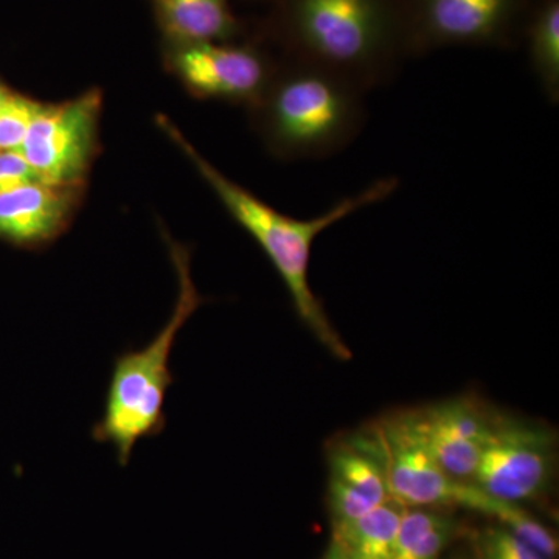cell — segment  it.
I'll use <instances>...</instances> for the list:
<instances>
[{
	"label": "cell",
	"instance_id": "13",
	"mask_svg": "<svg viewBox=\"0 0 559 559\" xmlns=\"http://www.w3.org/2000/svg\"><path fill=\"white\" fill-rule=\"evenodd\" d=\"M168 44L224 43L238 31L229 0H154Z\"/></svg>",
	"mask_w": 559,
	"mask_h": 559
},
{
	"label": "cell",
	"instance_id": "16",
	"mask_svg": "<svg viewBox=\"0 0 559 559\" xmlns=\"http://www.w3.org/2000/svg\"><path fill=\"white\" fill-rule=\"evenodd\" d=\"M530 62L547 100H559V3L549 0L530 28Z\"/></svg>",
	"mask_w": 559,
	"mask_h": 559
},
{
	"label": "cell",
	"instance_id": "8",
	"mask_svg": "<svg viewBox=\"0 0 559 559\" xmlns=\"http://www.w3.org/2000/svg\"><path fill=\"white\" fill-rule=\"evenodd\" d=\"M164 64L197 100L246 109L255 105L277 70L255 47L223 43L168 44Z\"/></svg>",
	"mask_w": 559,
	"mask_h": 559
},
{
	"label": "cell",
	"instance_id": "7",
	"mask_svg": "<svg viewBox=\"0 0 559 559\" xmlns=\"http://www.w3.org/2000/svg\"><path fill=\"white\" fill-rule=\"evenodd\" d=\"M380 444L390 499L404 509H451L459 506L463 481L451 479L437 462L423 411L389 415L370 429Z\"/></svg>",
	"mask_w": 559,
	"mask_h": 559
},
{
	"label": "cell",
	"instance_id": "6",
	"mask_svg": "<svg viewBox=\"0 0 559 559\" xmlns=\"http://www.w3.org/2000/svg\"><path fill=\"white\" fill-rule=\"evenodd\" d=\"M558 439L540 423L496 414L479 468L471 484L503 502H532L546 495L555 465Z\"/></svg>",
	"mask_w": 559,
	"mask_h": 559
},
{
	"label": "cell",
	"instance_id": "4",
	"mask_svg": "<svg viewBox=\"0 0 559 559\" xmlns=\"http://www.w3.org/2000/svg\"><path fill=\"white\" fill-rule=\"evenodd\" d=\"M289 27L305 62L364 92L384 84L392 39L385 0H290Z\"/></svg>",
	"mask_w": 559,
	"mask_h": 559
},
{
	"label": "cell",
	"instance_id": "17",
	"mask_svg": "<svg viewBox=\"0 0 559 559\" xmlns=\"http://www.w3.org/2000/svg\"><path fill=\"white\" fill-rule=\"evenodd\" d=\"M474 555L476 559H550L500 524L489 525L476 533Z\"/></svg>",
	"mask_w": 559,
	"mask_h": 559
},
{
	"label": "cell",
	"instance_id": "1",
	"mask_svg": "<svg viewBox=\"0 0 559 559\" xmlns=\"http://www.w3.org/2000/svg\"><path fill=\"white\" fill-rule=\"evenodd\" d=\"M157 128L175 143L183 156L193 165L198 175L216 194L223 207L235 223L248 231L261 250L266 253L272 266L278 272L288 289L294 311L300 322L311 331L334 358L352 359L348 345L334 329L322 304L311 289L310 261L312 245L322 231L330 229L353 213L380 204L395 193L400 187L396 178H381L359 193L344 198L314 218L299 219L285 215L245 189L240 183L224 176L218 168L194 148L193 143L164 114L156 116Z\"/></svg>",
	"mask_w": 559,
	"mask_h": 559
},
{
	"label": "cell",
	"instance_id": "15",
	"mask_svg": "<svg viewBox=\"0 0 559 559\" xmlns=\"http://www.w3.org/2000/svg\"><path fill=\"white\" fill-rule=\"evenodd\" d=\"M404 507L390 499L358 520L333 528L337 540L353 559H390Z\"/></svg>",
	"mask_w": 559,
	"mask_h": 559
},
{
	"label": "cell",
	"instance_id": "3",
	"mask_svg": "<svg viewBox=\"0 0 559 559\" xmlns=\"http://www.w3.org/2000/svg\"><path fill=\"white\" fill-rule=\"evenodd\" d=\"M160 234L178 277V299L170 319L148 345L127 349L114 360L103 417L92 428L95 441L114 444L121 466L130 463L139 440L160 436L167 428L165 401L175 382L170 369L173 347L187 320L205 304L191 275V250L176 241L164 224Z\"/></svg>",
	"mask_w": 559,
	"mask_h": 559
},
{
	"label": "cell",
	"instance_id": "2",
	"mask_svg": "<svg viewBox=\"0 0 559 559\" xmlns=\"http://www.w3.org/2000/svg\"><path fill=\"white\" fill-rule=\"evenodd\" d=\"M364 92L310 62L275 70L249 116L264 148L280 160L325 159L347 148L366 123Z\"/></svg>",
	"mask_w": 559,
	"mask_h": 559
},
{
	"label": "cell",
	"instance_id": "18",
	"mask_svg": "<svg viewBox=\"0 0 559 559\" xmlns=\"http://www.w3.org/2000/svg\"><path fill=\"white\" fill-rule=\"evenodd\" d=\"M39 102L13 92L0 109V153L20 151Z\"/></svg>",
	"mask_w": 559,
	"mask_h": 559
},
{
	"label": "cell",
	"instance_id": "12",
	"mask_svg": "<svg viewBox=\"0 0 559 559\" xmlns=\"http://www.w3.org/2000/svg\"><path fill=\"white\" fill-rule=\"evenodd\" d=\"M513 7L514 0H419V27L428 43H488L502 35Z\"/></svg>",
	"mask_w": 559,
	"mask_h": 559
},
{
	"label": "cell",
	"instance_id": "5",
	"mask_svg": "<svg viewBox=\"0 0 559 559\" xmlns=\"http://www.w3.org/2000/svg\"><path fill=\"white\" fill-rule=\"evenodd\" d=\"M103 92L92 87L60 103H40L20 153L40 182L87 187L100 156Z\"/></svg>",
	"mask_w": 559,
	"mask_h": 559
},
{
	"label": "cell",
	"instance_id": "11",
	"mask_svg": "<svg viewBox=\"0 0 559 559\" xmlns=\"http://www.w3.org/2000/svg\"><path fill=\"white\" fill-rule=\"evenodd\" d=\"M433 455L451 479L471 484L495 425L496 412L480 401L459 396L423 411Z\"/></svg>",
	"mask_w": 559,
	"mask_h": 559
},
{
	"label": "cell",
	"instance_id": "21",
	"mask_svg": "<svg viewBox=\"0 0 559 559\" xmlns=\"http://www.w3.org/2000/svg\"><path fill=\"white\" fill-rule=\"evenodd\" d=\"M13 92L14 91H11L5 83H2V81H0V109H2L3 105H5V103L10 100V97L11 95H13Z\"/></svg>",
	"mask_w": 559,
	"mask_h": 559
},
{
	"label": "cell",
	"instance_id": "10",
	"mask_svg": "<svg viewBox=\"0 0 559 559\" xmlns=\"http://www.w3.org/2000/svg\"><path fill=\"white\" fill-rule=\"evenodd\" d=\"M388 500V473L371 430L330 448L329 509L333 528L358 520Z\"/></svg>",
	"mask_w": 559,
	"mask_h": 559
},
{
	"label": "cell",
	"instance_id": "9",
	"mask_svg": "<svg viewBox=\"0 0 559 559\" xmlns=\"http://www.w3.org/2000/svg\"><path fill=\"white\" fill-rule=\"evenodd\" d=\"M86 189L32 180L0 191V241L21 249L53 245L72 226Z\"/></svg>",
	"mask_w": 559,
	"mask_h": 559
},
{
	"label": "cell",
	"instance_id": "14",
	"mask_svg": "<svg viewBox=\"0 0 559 559\" xmlns=\"http://www.w3.org/2000/svg\"><path fill=\"white\" fill-rule=\"evenodd\" d=\"M459 528V521L444 509H406L390 559H441Z\"/></svg>",
	"mask_w": 559,
	"mask_h": 559
},
{
	"label": "cell",
	"instance_id": "19",
	"mask_svg": "<svg viewBox=\"0 0 559 559\" xmlns=\"http://www.w3.org/2000/svg\"><path fill=\"white\" fill-rule=\"evenodd\" d=\"M38 180L20 151L0 153V191Z\"/></svg>",
	"mask_w": 559,
	"mask_h": 559
},
{
	"label": "cell",
	"instance_id": "20",
	"mask_svg": "<svg viewBox=\"0 0 559 559\" xmlns=\"http://www.w3.org/2000/svg\"><path fill=\"white\" fill-rule=\"evenodd\" d=\"M322 559H353V557L337 540L331 539L329 550H326Z\"/></svg>",
	"mask_w": 559,
	"mask_h": 559
}]
</instances>
